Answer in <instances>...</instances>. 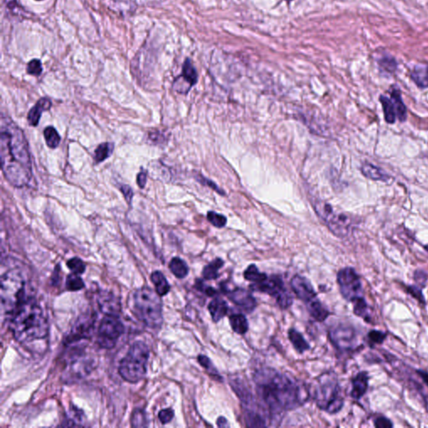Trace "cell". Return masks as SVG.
Here are the masks:
<instances>
[{
	"label": "cell",
	"instance_id": "obj_21",
	"mask_svg": "<svg viewBox=\"0 0 428 428\" xmlns=\"http://www.w3.org/2000/svg\"><path fill=\"white\" fill-rule=\"evenodd\" d=\"M361 172L365 178L373 181H381L386 183L391 178L381 168L369 163H364L361 166Z\"/></svg>",
	"mask_w": 428,
	"mask_h": 428
},
{
	"label": "cell",
	"instance_id": "obj_3",
	"mask_svg": "<svg viewBox=\"0 0 428 428\" xmlns=\"http://www.w3.org/2000/svg\"><path fill=\"white\" fill-rule=\"evenodd\" d=\"M7 320L9 329L18 342H31L48 336L47 317L34 296L18 306Z\"/></svg>",
	"mask_w": 428,
	"mask_h": 428
},
{
	"label": "cell",
	"instance_id": "obj_43",
	"mask_svg": "<svg viewBox=\"0 0 428 428\" xmlns=\"http://www.w3.org/2000/svg\"><path fill=\"white\" fill-rule=\"evenodd\" d=\"M196 179L199 181V183H202V184L204 185V186H207V187H210V188L215 190V191H216L217 192H219V194L224 195V192H223V190L220 189V188H219V187H218L215 183H212V181L208 180V179L204 178V177L201 176V175L197 176Z\"/></svg>",
	"mask_w": 428,
	"mask_h": 428
},
{
	"label": "cell",
	"instance_id": "obj_11",
	"mask_svg": "<svg viewBox=\"0 0 428 428\" xmlns=\"http://www.w3.org/2000/svg\"><path fill=\"white\" fill-rule=\"evenodd\" d=\"M337 283L343 297L349 302L363 297L361 278L354 268H345L339 271Z\"/></svg>",
	"mask_w": 428,
	"mask_h": 428
},
{
	"label": "cell",
	"instance_id": "obj_16",
	"mask_svg": "<svg viewBox=\"0 0 428 428\" xmlns=\"http://www.w3.org/2000/svg\"><path fill=\"white\" fill-rule=\"evenodd\" d=\"M98 305L102 313L106 316H119L121 311V303L119 299L115 297L113 294L109 292H102L98 297Z\"/></svg>",
	"mask_w": 428,
	"mask_h": 428
},
{
	"label": "cell",
	"instance_id": "obj_37",
	"mask_svg": "<svg viewBox=\"0 0 428 428\" xmlns=\"http://www.w3.org/2000/svg\"><path fill=\"white\" fill-rule=\"evenodd\" d=\"M207 219L211 224L216 228H222L227 224V218L222 214L210 211L207 212Z\"/></svg>",
	"mask_w": 428,
	"mask_h": 428
},
{
	"label": "cell",
	"instance_id": "obj_28",
	"mask_svg": "<svg viewBox=\"0 0 428 428\" xmlns=\"http://www.w3.org/2000/svg\"><path fill=\"white\" fill-rule=\"evenodd\" d=\"M224 264L223 259H216L211 262L209 264L204 267L203 270V276L204 280H216L219 277V270Z\"/></svg>",
	"mask_w": 428,
	"mask_h": 428
},
{
	"label": "cell",
	"instance_id": "obj_25",
	"mask_svg": "<svg viewBox=\"0 0 428 428\" xmlns=\"http://www.w3.org/2000/svg\"><path fill=\"white\" fill-rule=\"evenodd\" d=\"M380 102H381L382 109H383L385 122L389 124H394L397 121V111H396V107H395L394 103L391 99V97L381 95L380 96Z\"/></svg>",
	"mask_w": 428,
	"mask_h": 428
},
{
	"label": "cell",
	"instance_id": "obj_44",
	"mask_svg": "<svg viewBox=\"0 0 428 428\" xmlns=\"http://www.w3.org/2000/svg\"><path fill=\"white\" fill-rule=\"evenodd\" d=\"M198 360H199V364H200L202 366L207 369V371H210L211 373H217L218 374V372H217L216 369L213 367V365H212V362L210 361L209 359L207 358V356H199L198 357Z\"/></svg>",
	"mask_w": 428,
	"mask_h": 428
},
{
	"label": "cell",
	"instance_id": "obj_46",
	"mask_svg": "<svg viewBox=\"0 0 428 428\" xmlns=\"http://www.w3.org/2000/svg\"><path fill=\"white\" fill-rule=\"evenodd\" d=\"M375 426L377 428H388L392 427L393 424L390 420L385 417H377L374 422Z\"/></svg>",
	"mask_w": 428,
	"mask_h": 428
},
{
	"label": "cell",
	"instance_id": "obj_42",
	"mask_svg": "<svg viewBox=\"0 0 428 428\" xmlns=\"http://www.w3.org/2000/svg\"><path fill=\"white\" fill-rule=\"evenodd\" d=\"M174 412L171 408L163 409L161 411L158 415V418L163 424L169 423L171 420L173 419Z\"/></svg>",
	"mask_w": 428,
	"mask_h": 428
},
{
	"label": "cell",
	"instance_id": "obj_40",
	"mask_svg": "<svg viewBox=\"0 0 428 428\" xmlns=\"http://www.w3.org/2000/svg\"><path fill=\"white\" fill-rule=\"evenodd\" d=\"M42 71H43V68H42V63H41V61H40V60H32V61H30L29 64H28V74H32V75H35V76H38V75H41Z\"/></svg>",
	"mask_w": 428,
	"mask_h": 428
},
{
	"label": "cell",
	"instance_id": "obj_47",
	"mask_svg": "<svg viewBox=\"0 0 428 428\" xmlns=\"http://www.w3.org/2000/svg\"><path fill=\"white\" fill-rule=\"evenodd\" d=\"M121 191H122V194L124 195L126 202H127L129 204H131L133 195H134L131 187H129L127 185H122V187H121Z\"/></svg>",
	"mask_w": 428,
	"mask_h": 428
},
{
	"label": "cell",
	"instance_id": "obj_33",
	"mask_svg": "<svg viewBox=\"0 0 428 428\" xmlns=\"http://www.w3.org/2000/svg\"><path fill=\"white\" fill-rule=\"evenodd\" d=\"M353 304H354V313L356 316L362 318L366 322H371L372 315L369 312V305L364 297L355 300L353 301Z\"/></svg>",
	"mask_w": 428,
	"mask_h": 428
},
{
	"label": "cell",
	"instance_id": "obj_35",
	"mask_svg": "<svg viewBox=\"0 0 428 428\" xmlns=\"http://www.w3.org/2000/svg\"><path fill=\"white\" fill-rule=\"evenodd\" d=\"M244 276L245 280L255 282V283L263 281L268 277L266 274L260 273L259 268L255 264H251V265L248 266L247 269L244 271Z\"/></svg>",
	"mask_w": 428,
	"mask_h": 428
},
{
	"label": "cell",
	"instance_id": "obj_48",
	"mask_svg": "<svg viewBox=\"0 0 428 428\" xmlns=\"http://www.w3.org/2000/svg\"><path fill=\"white\" fill-rule=\"evenodd\" d=\"M147 171H140L137 178V183H138V187L140 188H144L147 183Z\"/></svg>",
	"mask_w": 428,
	"mask_h": 428
},
{
	"label": "cell",
	"instance_id": "obj_24",
	"mask_svg": "<svg viewBox=\"0 0 428 428\" xmlns=\"http://www.w3.org/2000/svg\"><path fill=\"white\" fill-rule=\"evenodd\" d=\"M307 304H308V310L310 316L319 322H322L329 316V311L323 306L322 304L316 298Z\"/></svg>",
	"mask_w": 428,
	"mask_h": 428
},
{
	"label": "cell",
	"instance_id": "obj_17",
	"mask_svg": "<svg viewBox=\"0 0 428 428\" xmlns=\"http://www.w3.org/2000/svg\"><path fill=\"white\" fill-rule=\"evenodd\" d=\"M95 320L92 318H86L85 320H79L73 329L70 336L68 337V343L75 342L76 340L87 339L90 336V332L93 329V324Z\"/></svg>",
	"mask_w": 428,
	"mask_h": 428
},
{
	"label": "cell",
	"instance_id": "obj_23",
	"mask_svg": "<svg viewBox=\"0 0 428 428\" xmlns=\"http://www.w3.org/2000/svg\"><path fill=\"white\" fill-rule=\"evenodd\" d=\"M391 99L394 103L395 107H396V111H397V116L400 122H405L407 116V113H406V107L404 104L402 98H401V91L397 87H392L391 90Z\"/></svg>",
	"mask_w": 428,
	"mask_h": 428
},
{
	"label": "cell",
	"instance_id": "obj_30",
	"mask_svg": "<svg viewBox=\"0 0 428 428\" xmlns=\"http://www.w3.org/2000/svg\"><path fill=\"white\" fill-rule=\"evenodd\" d=\"M230 325L232 330L239 335H244L248 330V322L244 315H232L230 316Z\"/></svg>",
	"mask_w": 428,
	"mask_h": 428
},
{
	"label": "cell",
	"instance_id": "obj_5",
	"mask_svg": "<svg viewBox=\"0 0 428 428\" xmlns=\"http://www.w3.org/2000/svg\"><path fill=\"white\" fill-rule=\"evenodd\" d=\"M133 310L138 320L151 329H159L163 322L160 296L149 287H142L133 295Z\"/></svg>",
	"mask_w": 428,
	"mask_h": 428
},
{
	"label": "cell",
	"instance_id": "obj_2",
	"mask_svg": "<svg viewBox=\"0 0 428 428\" xmlns=\"http://www.w3.org/2000/svg\"><path fill=\"white\" fill-rule=\"evenodd\" d=\"M259 398L271 413H280L302 406L308 393L296 380L273 368L258 369L254 376Z\"/></svg>",
	"mask_w": 428,
	"mask_h": 428
},
{
	"label": "cell",
	"instance_id": "obj_12",
	"mask_svg": "<svg viewBox=\"0 0 428 428\" xmlns=\"http://www.w3.org/2000/svg\"><path fill=\"white\" fill-rule=\"evenodd\" d=\"M329 338L336 349L341 352H349L357 345V334L354 328L339 325L329 332Z\"/></svg>",
	"mask_w": 428,
	"mask_h": 428
},
{
	"label": "cell",
	"instance_id": "obj_36",
	"mask_svg": "<svg viewBox=\"0 0 428 428\" xmlns=\"http://www.w3.org/2000/svg\"><path fill=\"white\" fill-rule=\"evenodd\" d=\"M66 288L70 291L81 290L85 286L83 280L77 274H70L66 280Z\"/></svg>",
	"mask_w": 428,
	"mask_h": 428
},
{
	"label": "cell",
	"instance_id": "obj_49",
	"mask_svg": "<svg viewBox=\"0 0 428 428\" xmlns=\"http://www.w3.org/2000/svg\"><path fill=\"white\" fill-rule=\"evenodd\" d=\"M217 425L219 427H223V426H228V421L224 418V417H219L218 421H217Z\"/></svg>",
	"mask_w": 428,
	"mask_h": 428
},
{
	"label": "cell",
	"instance_id": "obj_34",
	"mask_svg": "<svg viewBox=\"0 0 428 428\" xmlns=\"http://www.w3.org/2000/svg\"><path fill=\"white\" fill-rule=\"evenodd\" d=\"M44 137L48 147L50 148L55 149L59 147L61 143V135L56 131V129L53 126H48L44 131Z\"/></svg>",
	"mask_w": 428,
	"mask_h": 428
},
{
	"label": "cell",
	"instance_id": "obj_20",
	"mask_svg": "<svg viewBox=\"0 0 428 428\" xmlns=\"http://www.w3.org/2000/svg\"><path fill=\"white\" fill-rule=\"evenodd\" d=\"M411 78L417 87L428 88V64H419L415 66L411 72Z\"/></svg>",
	"mask_w": 428,
	"mask_h": 428
},
{
	"label": "cell",
	"instance_id": "obj_9",
	"mask_svg": "<svg viewBox=\"0 0 428 428\" xmlns=\"http://www.w3.org/2000/svg\"><path fill=\"white\" fill-rule=\"evenodd\" d=\"M125 327L119 316H106L97 332V343L104 349H111L124 333Z\"/></svg>",
	"mask_w": 428,
	"mask_h": 428
},
{
	"label": "cell",
	"instance_id": "obj_45",
	"mask_svg": "<svg viewBox=\"0 0 428 428\" xmlns=\"http://www.w3.org/2000/svg\"><path fill=\"white\" fill-rule=\"evenodd\" d=\"M407 292L416 300H418L420 303H423V304L425 303V299H424L422 292L419 288L416 286H408Z\"/></svg>",
	"mask_w": 428,
	"mask_h": 428
},
{
	"label": "cell",
	"instance_id": "obj_1",
	"mask_svg": "<svg viewBox=\"0 0 428 428\" xmlns=\"http://www.w3.org/2000/svg\"><path fill=\"white\" fill-rule=\"evenodd\" d=\"M0 158L3 173L14 187H25L32 178V163L25 134L9 116L2 115Z\"/></svg>",
	"mask_w": 428,
	"mask_h": 428
},
{
	"label": "cell",
	"instance_id": "obj_18",
	"mask_svg": "<svg viewBox=\"0 0 428 428\" xmlns=\"http://www.w3.org/2000/svg\"><path fill=\"white\" fill-rule=\"evenodd\" d=\"M52 102L47 97H43L38 100L35 106L32 107L30 112L28 114V122L31 126H38L41 120L42 113L45 111H49L51 108Z\"/></svg>",
	"mask_w": 428,
	"mask_h": 428
},
{
	"label": "cell",
	"instance_id": "obj_15",
	"mask_svg": "<svg viewBox=\"0 0 428 428\" xmlns=\"http://www.w3.org/2000/svg\"><path fill=\"white\" fill-rule=\"evenodd\" d=\"M290 284L294 293L304 302L309 303L311 300L316 299V291L306 278L300 275H296L292 278Z\"/></svg>",
	"mask_w": 428,
	"mask_h": 428
},
{
	"label": "cell",
	"instance_id": "obj_32",
	"mask_svg": "<svg viewBox=\"0 0 428 428\" xmlns=\"http://www.w3.org/2000/svg\"><path fill=\"white\" fill-rule=\"evenodd\" d=\"M114 151V144L111 142H104L95 149L94 160L95 163H102L111 157Z\"/></svg>",
	"mask_w": 428,
	"mask_h": 428
},
{
	"label": "cell",
	"instance_id": "obj_7",
	"mask_svg": "<svg viewBox=\"0 0 428 428\" xmlns=\"http://www.w3.org/2000/svg\"><path fill=\"white\" fill-rule=\"evenodd\" d=\"M150 351L147 344L137 341L129 348L126 356L120 362L119 373L123 380L130 383H138L147 374Z\"/></svg>",
	"mask_w": 428,
	"mask_h": 428
},
{
	"label": "cell",
	"instance_id": "obj_38",
	"mask_svg": "<svg viewBox=\"0 0 428 428\" xmlns=\"http://www.w3.org/2000/svg\"><path fill=\"white\" fill-rule=\"evenodd\" d=\"M131 425L135 427L147 426L148 424H147V417L146 413L142 410L135 411L131 417Z\"/></svg>",
	"mask_w": 428,
	"mask_h": 428
},
{
	"label": "cell",
	"instance_id": "obj_27",
	"mask_svg": "<svg viewBox=\"0 0 428 428\" xmlns=\"http://www.w3.org/2000/svg\"><path fill=\"white\" fill-rule=\"evenodd\" d=\"M288 339L295 347V349L300 354H302L309 349V344L307 343L306 340H304L302 335L296 329H291L288 330Z\"/></svg>",
	"mask_w": 428,
	"mask_h": 428
},
{
	"label": "cell",
	"instance_id": "obj_29",
	"mask_svg": "<svg viewBox=\"0 0 428 428\" xmlns=\"http://www.w3.org/2000/svg\"><path fill=\"white\" fill-rule=\"evenodd\" d=\"M169 268L171 273L178 279H183L188 275V272H189V268L186 264V262L178 257L171 259L169 264Z\"/></svg>",
	"mask_w": 428,
	"mask_h": 428
},
{
	"label": "cell",
	"instance_id": "obj_22",
	"mask_svg": "<svg viewBox=\"0 0 428 428\" xmlns=\"http://www.w3.org/2000/svg\"><path fill=\"white\" fill-rule=\"evenodd\" d=\"M208 310L214 322H219L228 313V304L220 298H216L208 304Z\"/></svg>",
	"mask_w": 428,
	"mask_h": 428
},
{
	"label": "cell",
	"instance_id": "obj_6",
	"mask_svg": "<svg viewBox=\"0 0 428 428\" xmlns=\"http://www.w3.org/2000/svg\"><path fill=\"white\" fill-rule=\"evenodd\" d=\"M314 400L321 410L335 414L344 406V398L338 378L333 372L318 377L314 389Z\"/></svg>",
	"mask_w": 428,
	"mask_h": 428
},
{
	"label": "cell",
	"instance_id": "obj_39",
	"mask_svg": "<svg viewBox=\"0 0 428 428\" xmlns=\"http://www.w3.org/2000/svg\"><path fill=\"white\" fill-rule=\"evenodd\" d=\"M67 266L72 273L82 275L86 271V264L79 258H72L68 260Z\"/></svg>",
	"mask_w": 428,
	"mask_h": 428
},
{
	"label": "cell",
	"instance_id": "obj_8",
	"mask_svg": "<svg viewBox=\"0 0 428 428\" xmlns=\"http://www.w3.org/2000/svg\"><path fill=\"white\" fill-rule=\"evenodd\" d=\"M311 203L319 219L322 220L334 235L340 238H345L349 235L352 228L351 217L336 212L330 204L320 199H312Z\"/></svg>",
	"mask_w": 428,
	"mask_h": 428
},
{
	"label": "cell",
	"instance_id": "obj_13",
	"mask_svg": "<svg viewBox=\"0 0 428 428\" xmlns=\"http://www.w3.org/2000/svg\"><path fill=\"white\" fill-rule=\"evenodd\" d=\"M198 82V72L190 59H186L183 66V72L173 82V89L177 92L186 95L190 89Z\"/></svg>",
	"mask_w": 428,
	"mask_h": 428
},
{
	"label": "cell",
	"instance_id": "obj_10",
	"mask_svg": "<svg viewBox=\"0 0 428 428\" xmlns=\"http://www.w3.org/2000/svg\"><path fill=\"white\" fill-rule=\"evenodd\" d=\"M252 290L268 294L275 298L276 302L282 309H287L293 303V298L284 286L281 278L276 275L267 277L266 280L251 285Z\"/></svg>",
	"mask_w": 428,
	"mask_h": 428
},
{
	"label": "cell",
	"instance_id": "obj_50",
	"mask_svg": "<svg viewBox=\"0 0 428 428\" xmlns=\"http://www.w3.org/2000/svg\"><path fill=\"white\" fill-rule=\"evenodd\" d=\"M417 372L419 373L420 377L422 378L424 382L428 385V373H426V372H422V371H417Z\"/></svg>",
	"mask_w": 428,
	"mask_h": 428
},
{
	"label": "cell",
	"instance_id": "obj_26",
	"mask_svg": "<svg viewBox=\"0 0 428 428\" xmlns=\"http://www.w3.org/2000/svg\"><path fill=\"white\" fill-rule=\"evenodd\" d=\"M151 281L155 285V292L160 296H165L170 291V284L161 271H155L151 275Z\"/></svg>",
	"mask_w": 428,
	"mask_h": 428
},
{
	"label": "cell",
	"instance_id": "obj_51",
	"mask_svg": "<svg viewBox=\"0 0 428 428\" xmlns=\"http://www.w3.org/2000/svg\"><path fill=\"white\" fill-rule=\"evenodd\" d=\"M425 249H426V250L427 251V252H428V245L427 246H425Z\"/></svg>",
	"mask_w": 428,
	"mask_h": 428
},
{
	"label": "cell",
	"instance_id": "obj_41",
	"mask_svg": "<svg viewBox=\"0 0 428 428\" xmlns=\"http://www.w3.org/2000/svg\"><path fill=\"white\" fill-rule=\"evenodd\" d=\"M386 337V335L385 333H382L381 332L378 330H372L368 334V339H369V343H373V344H381L383 342Z\"/></svg>",
	"mask_w": 428,
	"mask_h": 428
},
{
	"label": "cell",
	"instance_id": "obj_31",
	"mask_svg": "<svg viewBox=\"0 0 428 428\" xmlns=\"http://www.w3.org/2000/svg\"><path fill=\"white\" fill-rule=\"evenodd\" d=\"M379 69L381 72L393 74L397 69V62L394 57L390 54H384L377 61Z\"/></svg>",
	"mask_w": 428,
	"mask_h": 428
},
{
	"label": "cell",
	"instance_id": "obj_4",
	"mask_svg": "<svg viewBox=\"0 0 428 428\" xmlns=\"http://www.w3.org/2000/svg\"><path fill=\"white\" fill-rule=\"evenodd\" d=\"M0 289L3 316L6 318L23 303L33 297L27 275L20 268H11L3 274Z\"/></svg>",
	"mask_w": 428,
	"mask_h": 428
},
{
	"label": "cell",
	"instance_id": "obj_14",
	"mask_svg": "<svg viewBox=\"0 0 428 428\" xmlns=\"http://www.w3.org/2000/svg\"><path fill=\"white\" fill-rule=\"evenodd\" d=\"M226 296L237 306L240 307L246 312H252L257 306V302L250 292L241 288H236L232 290L227 291Z\"/></svg>",
	"mask_w": 428,
	"mask_h": 428
},
{
	"label": "cell",
	"instance_id": "obj_19",
	"mask_svg": "<svg viewBox=\"0 0 428 428\" xmlns=\"http://www.w3.org/2000/svg\"><path fill=\"white\" fill-rule=\"evenodd\" d=\"M368 381H369V377L366 372H360L356 375L355 378L352 380V391L351 392L352 398L360 400L365 394V392H367L368 385H369Z\"/></svg>",
	"mask_w": 428,
	"mask_h": 428
},
{
	"label": "cell",
	"instance_id": "obj_52",
	"mask_svg": "<svg viewBox=\"0 0 428 428\" xmlns=\"http://www.w3.org/2000/svg\"><path fill=\"white\" fill-rule=\"evenodd\" d=\"M286 1L287 2H290V1H292V0H286Z\"/></svg>",
	"mask_w": 428,
	"mask_h": 428
}]
</instances>
